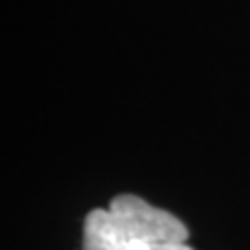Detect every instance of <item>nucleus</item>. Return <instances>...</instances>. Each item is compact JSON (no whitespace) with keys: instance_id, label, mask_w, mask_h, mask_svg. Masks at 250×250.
Here are the masks:
<instances>
[{"instance_id":"obj_1","label":"nucleus","mask_w":250,"mask_h":250,"mask_svg":"<svg viewBox=\"0 0 250 250\" xmlns=\"http://www.w3.org/2000/svg\"><path fill=\"white\" fill-rule=\"evenodd\" d=\"M188 228L169 210L134 194H119L83 221L82 250H194Z\"/></svg>"}]
</instances>
